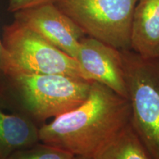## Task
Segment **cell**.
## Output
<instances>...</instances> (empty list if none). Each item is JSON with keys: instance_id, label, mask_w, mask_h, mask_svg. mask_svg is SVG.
Listing matches in <instances>:
<instances>
[{"instance_id": "6da1fadb", "label": "cell", "mask_w": 159, "mask_h": 159, "mask_svg": "<svg viewBox=\"0 0 159 159\" xmlns=\"http://www.w3.org/2000/svg\"><path fill=\"white\" fill-rule=\"evenodd\" d=\"M130 115L128 99L93 81L82 104L40 127V142L74 156L92 157L130 124Z\"/></svg>"}, {"instance_id": "8992f818", "label": "cell", "mask_w": 159, "mask_h": 159, "mask_svg": "<svg viewBox=\"0 0 159 159\" xmlns=\"http://www.w3.org/2000/svg\"><path fill=\"white\" fill-rule=\"evenodd\" d=\"M13 14L16 21L75 59L80 42L86 35L54 3L23 10Z\"/></svg>"}, {"instance_id": "8fae6325", "label": "cell", "mask_w": 159, "mask_h": 159, "mask_svg": "<svg viewBox=\"0 0 159 159\" xmlns=\"http://www.w3.org/2000/svg\"><path fill=\"white\" fill-rule=\"evenodd\" d=\"M67 151L39 142L30 148L16 151L7 159H73Z\"/></svg>"}, {"instance_id": "5bb4252c", "label": "cell", "mask_w": 159, "mask_h": 159, "mask_svg": "<svg viewBox=\"0 0 159 159\" xmlns=\"http://www.w3.org/2000/svg\"><path fill=\"white\" fill-rule=\"evenodd\" d=\"M73 159H94L93 157L90 156H75Z\"/></svg>"}, {"instance_id": "277c9868", "label": "cell", "mask_w": 159, "mask_h": 159, "mask_svg": "<svg viewBox=\"0 0 159 159\" xmlns=\"http://www.w3.org/2000/svg\"><path fill=\"white\" fill-rule=\"evenodd\" d=\"M2 42L7 53L6 77L22 73L61 75L89 80L76 59L16 20L4 27Z\"/></svg>"}, {"instance_id": "ba28073f", "label": "cell", "mask_w": 159, "mask_h": 159, "mask_svg": "<svg viewBox=\"0 0 159 159\" xmlns=\"http://www.w3.org/2000/svg\"><path fill=\"white\" fill-rule=\"evenodd\" d=\"M130 49L147 58H159V0H139L133 18Z\"/></svg>"}, {"instance_id": "7c38bea8", "label": "cell", "mask_w": 159, "mask_h": 159, "mask_svg": "<svg viewBox=\"0 0 159 159\" xmlns=\"http://www.w3.org/2000/svg\"><path fill=\"white\" fill-rule=\"evenodd\" d=\"M55 1V0H10L7 11L10 13H14L16 12L45 4L54 3Z\"/></svg>"}, {"instance_id": "3957f363", "label": "cell", "mask_w": 159, "mask_h": 159, "mask_svg": "<svg viewBox=\"0 0 159 159\" xmlns=\"http://www.w3.org/2000/svg\"><path fill=\"white\" fill-rule=\"evenodd\" d=\"M124 62L130 125L150 159H159V58L121 50Z\"/></svg>"}, {"instance_id": "9c48e42d", "label": "cell", "mask_w": 159, "mask_h": 159, "mask_svg": "<svg viewBox=\"0 0 159 159\" xmlns=\"http://www.w3.org/2000/svg\"><path fill=\"white\" fill-rule=\"evenodd\" d=\"M39 128L24 113L7 112L0 105V159L41 142Z\"/></svg>"}, {"instance_id": "7a4b0ae2", "label": "cell", "mask_w": 159, "mask_h": 159, "mask_svg": "<svg viewBox=\"0 0 159 159\" xmlns=\"http://www.w3.org/2000/svg\"><path fill=\"white\" fill-rule=\"evenodd\" d=\"M19 111L37 123L73 110L89 97L93 81L61 75L17 74L6 77Z\"/></svg>"}, {"instance_id": "30bf717a", "label": "cell", "mask_w": 159, "mask_h": 159, "mask_svg": "<svg viewBox=\"0 0 159 159\" xmlns=\"http://www.w3.org/2000/svg\"><path fill=\"white\" fill-rule=\"evenodd\" d=\"M92 157L94 159H150L130 124Z\"/></svg>"}, {"instance_id": "5b68a950", "label": "cell", "mask_w": 159, "mask_h": 159, "mask_svg": "<svg viewBox=\"0 0 159 159\" xmlns=\"http://www.w3.org/2000/svg\"><path fill=\"white\" fill-rule=\"evenodd\" d=\"M139 0H55L86 36L115 48L130 49L133 18Z\"/></svg>"}, {"instance_id": "4fadbf2b", "label": "cell", "mask_w": 159, "mask_h": 159, "mask_svg": "<svg viewBox=\"0 0 159 159\" xmlns=\"http://www.w3.org/2000/svg\"><path fill=\"white\" fill-rule=\"evenodd\" d=\"M6 57L7 53L0 40V80L6 77Z\"/></svg>"}, {"instance_id": "52a82bcc", "label": "cell", "mask_w": 159, "mask_h": 159, "mask_svg": "<svg viewBox=\"0 0 159 159\" xmlns=\"http://www.w3.org/2000/svg\"><path fill=\"white\" fill-rule=\"evenodd\" d=\"M77 62L89 80L106 85L128 99L122 52L99 40L85 36L80 42Z\"/></svg>"}]
</instances>
